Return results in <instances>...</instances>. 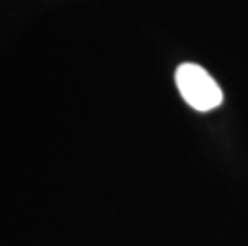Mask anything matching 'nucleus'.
Here are the masks:
<instances>
[{"instance_id":"nucleus-1","label":"nucleus","mask_w":248,"mask_h":246,"mask_svg":"<svg viewBox=\"0 0 248 246\" xmlns=\"http://www.w3.org/2000/svg\"><path fill=\"white\" fill-rule=\"evenodd\" d=\"M176 85L183 99L199 112H208L223 102V91L202 66L186 62L176 69Z\"/></svg>"}]
</instances>
